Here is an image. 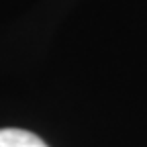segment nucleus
<instances>
[{
	"label": "nucleus",
	"instance_id": "1",
	"mask_svg": "<svg viewBox=\"0 0 147 147\" xmlns=\"http://www.w3.org/2000/svg\"><path fill=\"white\" fill-rule=\"evenodd\" d=\"M0 147H47L43 139L23 129H0Z\"/></svg>",
	"mask_w": 147,
	"mask_h": 147
}]
</instances>
